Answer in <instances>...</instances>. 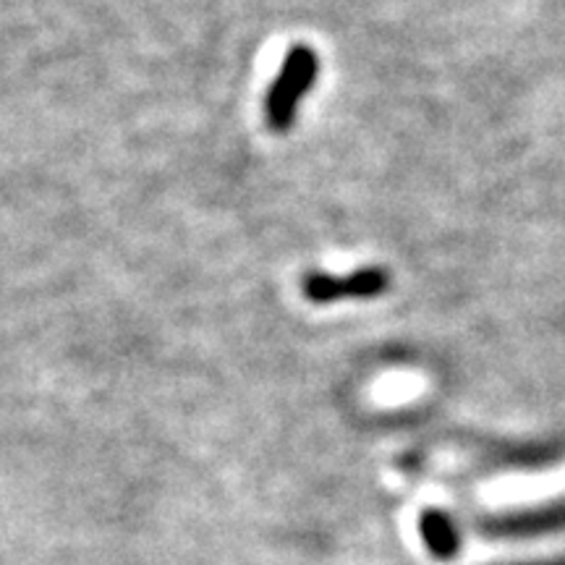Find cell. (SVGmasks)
Listing matches in <instances>:
<instances>
[{"mask_svg": "<svg viewBox=\"0 0 565 565\" xmlns=\"http://www.w3.org/2000/svg\"><path fill=\"white\" fill-rule=\"evenodd\" d=\"M320 74V58L309 45H294L282 58L280 74L275 76L273 87L265 97V121L267 129L275 134H286L294 129L299 105L307 92L315 87Z\"/></svg>", "mask_w": 565, "mask_h": 565, "instance_id": "obj_1", "label": "cell"}, {"mask_svg": "<svg viewBox=\"0 0 565 565\" xmlns=\"http://www.w3.org/2000/svg\"><path fill=\"white\" fill-rule=\"evenodd\" d=\"M391 286V273L385 267H362L345 278L328 273H309L301 280L303 299L312 303H335L345 299H374Z\"/></svg>", "mask_w": 565, "mask_h": 565, "instance_id": "obj_2", "label": "cell"}, {"mask_svg": "<svg viewBox=\"0 0 565 565\" xmlns=\"http://www.w3.org/2000/svg\"><path fill=\"white\" fill-rule=\"evenodd\" d=\"M422 532L429 550H433L437 557H443V561H450V557H456L458 550H461V540H458L456 524L440 511L424 513Z\"/></svg>", "mask_w": 565, "mask_h": 565, "instance_id": "obj_3", "label": "cell"}]
</instances>
